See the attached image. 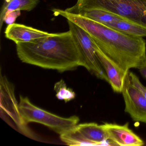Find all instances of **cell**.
I'll use <instances>...</instances> for the list:
<instances>
[{
	"instance_id": "9c48e42d",
	"label": "cell",
	"mask_w": 146,
	"mask_h": 146,
	"mask_svg": "<svg viewBox=\"0 0 146 146\" xmlns=\"http://www.w3.org/2000/svg\"><path fill=\"white\" fill-rule=\"evenodd\" d=\"M102 125L106 132L108 142L113 145L141 146L144 144L141 138L129 128L128 123L123 125L106 123Z\"/></svg>"
},
{
	"instance_id": "52a82bcc",
	"label": "cell",
	"mask_w": 146,
	"mask_h": 146,
	"mask_svg": "<svg viewBox=\"0 0 146 146\" xmlns=\"http://www.w3.org/2000/svg\"><path fill=\"white\" fill-rule=\"evenodd\" d=\"M1 110L11 118L21 132L32 137L31 131L20 113L19 104L14 94L13 85L5 76L1 75Z\"/></svg>"
},
{
	"instance_id": "8992f818",
	"label": "cell",
	"mask_w": 146,
	"mask_h": 146,
	"mask_svg": "<svg viewBox=\"0 0 146 146\" xmlns=\"http://www.w3.org/2000/svg\"><path fill=\"white\" fill-rule=\"evenodd\" d=\"M60 136L61 141L69 146H101L108 141L102 125L95 123L78 124Z\"/></svg>"
},
{
	"instance_id": "e0dca14e",
	"label": "cell",
	"mask_w": 146,
	"mask_h": 146,
	"mask_svg": "<svg viewBox=\"0 0 146 146\" xmlns=\"http://www.w3.org/2000/svg\"><path fill=\"white\" fill-rule=\"evenodd\" d=\"M138 70H139V72L142 76H143L144 78L146 79V62L144 63L142 65L138 68Z\"/></svg>"
},
{
	"instance_id": "ba28073f",
	"label": "cell",
	"mask_w": 146,
	"mask_h": 146,
	"mask_svg": "<svg viewBox=\"0 0 146 146\" xmlns=\"http://www.w3.org/2000/svg\"><path fill=\"white\" fill-rule=\"evenodd\" d=\"M125 111L136 122L146 123V98L131 84L127 74L122 90Z\"/></svg>"
},
{
	"instance_id": "9a60e30c",
	"label": "cell",
	"mask_w": 146,
	"mask_h": 146,
	"mask_svg": "<svg viewBox=\"0 0 146 146\" xmlns=\"http://www.w3.org/2000/svg\"><path fill=\"white\" fill-rule=\"evenodd\" d=\"M128 74L131 84L146 98V87L143 85L135 74L129 71L128 72Z\"/></svg>"
},
{
	"instance_id": "277c9868",
	"label": "cell",
	"mask_w": 146,
	"mask_h": 146,
	"mask_svg": "<svg viewBox=\"0 0 146 146\" xmlns=\"http://www.w3.org/2000/svg\"><path fill=\"white\" fill-rule=\"evenodd\" d=\"M19 104L20 113L27 123L42 124L60 135L73 129L79 122L77 116L63 117L43 110L33 104L28 97L20 96Z\"/></svg>"
},
{
	"instance_id": "3957f363",
	"label": "cell",
	"mask_w": 146,
	"mask_h": 146,
	"mask_svg": "<svg viewBox=\"0 0 146 146\" xmlns=\"http://www.w3.org/2000/svg\"><path fill=\"white\" fill-rule=\"evenodd\" d=\"M91 9L106 10L146 28V0H77L64 11L77 14Z\"/></svg>"
},
{
	"instance_id": "5b68a950",
	"label": "cell",
	"mask_w": 146,
	"mask_h": 146,
	"mask_svg": "<svg viewBox=\"0 0 146 146\" xmlns=\"http://www.w3.org/2000/svg\"><path fill=\"white\" fill-rule=\"evenodd\" d=\"M69 29L82 55L84 66L97 78L108 82L107 76L96 54V44L90 35L73 22L67 20Z\"/></svg>"
},
{
	"instance_id": "2e32d148",
	"label": "cell",
	"mask_w": 146,
	"mask_h": 146,
	"mask_svg": "<svg viewBox=\"0 0 146 146\" xmlns=\"http://www.w3.org/2000/svg\"><path fill=\"white\" fill-rule=\"evenodd\" d=\"M20 15H21V11L8 12L6 13L4 17V22L8 25L15 23L16 19Z\"/></svg>"
},
{
	"instance_id": "7a4b0ae2",
	"label": "cell",
	"mask_w": 146,
	"mask_h": 146,
	"mask_svg": "<svg viewBox=\"0 0 146 146\" xmlns=\"http://www.w3.org/2000/svg\"><path fill=\"white\" fill-rule=\"evenodd\" d=\"M19 59L26 64L59 72L84 66L71 32L52 34L32 42L17 44Z\"/></svg>"
},
{
	"instance_id": "8fae6325",
	"label": "cell",
	"mask_w": 146,
	"mask_h": 146,
	"mask_svg": "<svg viewBox=\"0 0 146 146\" xmlns=\"http://www.w3.org/2000/svg\"><path fill=\"white\" fill-rule=\"evenodd\" d=\"M5 34L7 39L13 41L17 44L22 42H32L38 39L49 36L52 34L24 25L14 23L7 26Z\"/></svg>"
},
{
	"instance_id": "7c38bea8",
	"label": "cell",
	"mask_w": 146,
	"mask_h": 146,
	"mask_svg": "<svg viewBox=\"0 0 146 146\" xmlns=\"http://www.w3.org/2000/svg\"><path fill=\"white\" fill-rule=\"evenodd\" d=\"M39 2V0H4L0 16L1 30L7 13L15 11H30L37 6Z\"/></svg>"
},
{
	"instance_id": "6da1fadb",
	"label": "cell",
	"mask_w": 146,
	"mask_h": 146,
	"mask_svg": "<svg viewBox=\"0 0 146 146\" xmlns=\"http://www.w3.org/2000/svg\"><path fill=\"white\" fill-rule=\"evenodd\" d=\"M52 11L55 16H62L87 31L100 50L125 71L138 69L146 62V43L143 37L119 32L64 10Z\"/></svg>"
},
{
	"instance_id": "30bf717a",
	"label": "cell",
	"mask_w": 146,
	"mask_h": 146,
	"mask_svg": "<svg viewBox=\"0 0 146 146\" xmlns=\"http://www.w3.org/2000/svg\"><path fill=\"white\" fill-rule=\"evenodd\" d=\"M97 57L105 71L108 83L116 93H122L125 77L129 72L125 71L114 61L105 55L96 46Z\"/></svg>"
},
{
	"instance_id": "4fadbf2b",
	"label": "cell",
	"mask_w": 146,
	"mask_h": 146,
	"mask_svg": "<svg viewBox=\"0 0 146 146\" xmlns=\"http://www.w3.org/2000/svg\"><path fill=\"white\" fill-rule=\"evenodd\" d=\"M109 28L119 32L136 36H146V28L122 17L114 21Z\"/></svg>"
},
{
	"instance_id": "5bb4252c",
	"label": "cell",
	"mask_w": 146,
	"mask_h": 146,
	"mask_svg": "<svg viewBox=\"0 0 146 146\" xmlns=\"http://www.w3.org/2000/svg\"><path fill=\"white\" fill-rule=\"evenodd\" d=\"M54 90L56 92L57 98L66 102L72 100L76 97V93L72 89L67 88L64 81L62 79L54 84Z\"/></svg>"
}]
</instances>
